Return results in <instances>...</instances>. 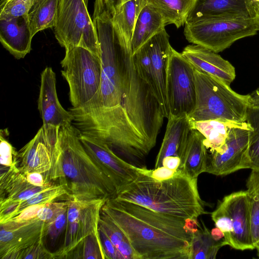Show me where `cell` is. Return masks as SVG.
Wrapping results in <instances>:
<instances>
[{"instance_id": "ba28073f", "label": "cell", "mask_w": 259, "mask_h": 259, "mask_svg": "<svg viewBox=\"0 0 259 259\" xmlns=\"http://www.w3.org/2000/svg\"><path fill=\"white\" fill-rule=\"evenodd\" d=\"M166 92L169 117L189 115L193 111L196 103L195 67L172 48L167 65Z\"/></svg>"}, {"instance_id": "5b68a950", "label": "cell", "mask_w": 259, "mask_h": 259, "mask_svg": "<svg viewBox=\"0 0 259 259\" xmlns=\"http://www.w3.org/2000/svg\"><path fill=\"white\" fill-rule=\"evenodd\" d=\"M61 61V73L69 88V99L75 108L100 106L102 64L100 58L90 50L75 47L66 50Z\"/></svg>"}, {"instance_id": "f6af8a7d", "label": "cell", "mask_w": 259, "mask_h": 259, "mask_svg": "<svg viewBox=\"0 0 259 259\" xmlns=\"http://www.w3.org/2000/svg\"><path fill=\"white\" fill-rule=\"evenodd\" d=\"M180 158L178 156H169L163 159L162 165L171 170H177L180 166Z\"/></svg>"}, {"instance_id": "7402d4cb", "label": "cell", "mask_w": 259, "mask_h": 259, "mask_svg": "<svg viewBox=\"0 0 259 259\" xmlns=\"http://www.w3.org/2000/svg\"><path fill=\"white\" fill-rule=\"evenodd\" d=\"M161 146L157 155L154 168L162 166L163 159L178 156L182 145L188 139L192 126L187 115L169 116Z\"/></svg>"}, {"instance_id": "d6a6232c", "label": "cell", "mask_w": 259, "mask_h": 259, "mask_svg": "<svg viewBox=\"0 0 259 259\" xmlns=\"http://www.w3.org/2000/svg\"><path fill=\"white\" fill-rule=\"evenodd\" d=\"M133 55L135 64L140 75L148 84L156 96L151 58L147 43L146 42Z\"/></svg>"}, {"instance_id": "ab89813d", "label": "cell", "mask_w": 259, "mask_h": 259, "mask_svg": "<svg viewBox=\"0 0 259 259\" xmlns=\"http://www.w3.org/2000/svg\"><path fill=\"white\" fill-rule=\"evenodd\" d=\"M140 174L150 177L157 181H163L173 178L177 172L165 166H162L152 170L148 169L146 167H138Z\"/></svg>"}, {"instance_id": "7dc6e473", "label": "cell", "mask_w": 259, "mask_h": 259, "mask_svg": "<svg viewBox=\"0 0 259 259\" xmlns=\"http://www.w3.org/2000/svg\"><path fill=\"white\" fill-rule=\"evenodd\" d=\"M248 106L259 107V88L248 95Z\"/></svg>"}, {"instance_id": "8d00e7d4", "label": "cell", "mask_w": 259, "mask_h": 259, "mask_svg": "<svg viewBox=\"0 0 259 259\" xmlns=\"http://www.w3.org/2000/svg\"><path fill=\"white\" fill-rule=\"evenodd\" d=\"M63 202H52L45 204L38 210L36 218L46 223L56 218L68 207L69 199Z\"/></svg>"}, {"instance_id": "681fc988", "label": "cell", "mask_w": 259, "mask_h": 259, "mask_svg": "<svg viewBox=\"0 0 259 259\" xmlns=\"http://www.w3.org/2000/svg\"><path fill=\"white\" fill-rule=\"evenodd\" d=\"M253 2V1H252ZM253 18L259 28V7L253 2Z\"/></svg>"}, {"instance_id": "2e32d148", "label": "cell", "mask_w": 259, "mask_h": 259, "mask_svg": "<svg viewBox=\"0 0 259 259\" xmlns=\"http://www.w3.org/2000/svg\"><path fill=\"white\" fill-rule=\"evenodd\" d=\"M253 16L252 0H194L185 23L213 18Z\"/></svg>"}, {"instance_id": "6da1fadb", "label": "cell", "mask_w": 259, "mask_h": 259, "mask_svg": "<svg viewBox=\"0 0 259 259\" xmlns=\"http://www.w3.org/2000/svg\"><path fill=\"white\" fill-rule=\"evenodd\" d=\"M101 211L123 232L138 259H191L193 235L185 220L114 198Z\"/></svg>"}, {"instance_id": "836d02e7", "label": "cell", "mask_w": 259, "mask_h": 259, "mask_svg": "<svg viewBox=\"0 0 259 259\" xmlns=\"http://www.w3.org/2000/svg\"><path fill=\"white\" fill-rule=\"evenodd\" d=\"M35 0L1 1L0 19L28 17Z\"/></svg>"}, {"instance_id": "60d3db41", "label": "cell", "mask_w": 259, "mask_h": 259, "mask_svg": "<svg viewBox=\"0 0 259 259\" xmlns=\"http://www.w3.org/2000/svg\"><path fill=\"white\" fill-rule=\"evenodd\" d=\"M100 238L104 251L108 259H119V256L116 247L108 236L99 229Z\"/></svg>"}, {"instance_id": "cb8c5ba5", "label": "cell", "mask_w": 259, "mask_h": 259, "mask_svg": "<svg viewBox=\"0 0 259 259\" xmlns=\"http://www.w3.org/2000/svg\"><path fill=\"white\" fill-rule=\"evenodd\" d=\"M192 128L199 132L204 137V144L210 152L221 153L231 127L242 125L243 123L217 119L191 122Z\"/></svg>"}, {"instance_id": "30bf717a", "label": "cell", "mask_w": 259, "mask_h": 259, "mask_svg": "<svg viewBox=\"0 0 259 259\" xmlns=\"http://www.w3.org/2000/svg\"><path fill=\"white\" fill-rule=\"evenodd\" d=\"M250 128L246 121L241 125L231 127L222 151L208 154L205 172L225 176L248 168Z\"/></svg>"}, {"instance_id": "74e56055", "label": "cell", "mask_w": 259, "mask_h": 259, "mask_svg": "<svg viewBox=\"0 0 259 259\" xmlns=\"http://www.w3.org/2000/svg\"><path fill=\"white\" fill-rule=\"evenodd\" d=\"M55 258L54 253L45 246L43 239H41L30 246L20 252L17 259Z\"/></svg>"}, {"instance_id": "277c9868", "label": "cell", "mask_w": 259, "mask_h": 259, "mask_svg": "<svg viewBox=\"0 0 259 259\" xmlns=\"http://www.w3.org/2000/svg\"><path fill=\"white\" fill-rule=\"evenodd\" d=\"M196 103L189 115L191 122L217 119L235 123L246 121L248 95L195 68Z\"/></svg>"}, {"instance_id": "7a4b0ae2", "label": "cell", "mask_w": 259, "mask_h": 259, "mask_svg": "<svg viewBox=\"0 0 259 259\" xmlns=\"http://www.w3.org/2000/svg\"><path fill=\"white\" fill-rule=\"evenodd\" d=\"M45 177L65 186L71 199L107 200L116 194L110 180L84 149L73 123L59 127L52 167Z\"/></svg>"}, {"instance_id": "9c48e42d", "label": "cell", "mask_w": 259, "mask_h": 259, "mask_svg": "<svg viewBox=\"0 0 259 259\" xmlns=\"http://www.w3.org/2000/svg\"><path fill=\"white\" fill-rule=\"evenodd\" d=\"M106 199H69L64 241L53 252L55 258H67L88 236L99 234L100 213Z\"/></svg>"}, {"instance_id": "4dcf8cb0", "label": "cell", "mask_w": 259, "mask_h": 259, "mask_svg": "<svg viewBox=\"0 0 259 259\" xmlns=\"http://www.w3.org/2000/svg\"><path fill=\"white\" fill-rule=\"evenodd\" d=\"M65 195L68 197L69 195L66 187L61 184H54L50 187L34 194L28 199L20 202L19 209L15 216L29 206L46 204L55 201L58 198Z\"/></svg>"}, {"instance_id": "44dd1931", "label": "cell", "mask_w": 259, "mask_h": 259, "mask_svg": "<svg viewBox=\"0 0 259 259\" xmlns=\"http://www.w3.org/2000/svg\"><path fill=\"white\" fill-rule=\"evenodd\" d=\"M50 182L43 187L30 184L18 167L1 166L0 203L7 201L21 202L53 185Z\"/></svg>"}, {"instance_id": "f907efd6", "label": "cell", "mask_w": 259, "mask_h": 259, "mask_svg": "<svg viewBox=\"0 0 259 259\" xmlns=\"http://www.w3.org/2000/svg\"><path fill=\"white\" fill-rule=\"evenodd\" d=\"M253 3L257 6L259 7V1H253Z\"/></svg>"}, {"instance_id": "e575fe53", "label": "cell", "mask_w": 259, "mask_h": 259, "mask_svg": "<svg viewBox=\"0 0 259 259\" xmlns=\"http://www.w3.org/2000/svg\"><path fill=\"white\" fill-rule=\"evenodd\" d=\"M8 136L7 129L1 130L0 134L1 166L17 168L18 166V152L6 139Z\"/></svg>"}, {"instance_id": "f546056e", "label": "cell", "mask_w": 259, "mask_h": 259, "mask_svg": "<svg viewBox=\"0 0 259 259\" xmlns=\"http://www.w3.org/2000/svg\"><path fill=\"white\" fill-rule=\"evenodd\" d=\"M246 122L251 127L248 153V168L259 170V107L248 106Z\"/></svg>"}, {"instance_id": "3957f363", "label": "cell", "mask_w": 259, "mask_h": 259, "mask_svg": "<svg viewBox=\"0 0 259 259\" xmlns=\"http://www.w3.org/2000/svg\"><path fill=\"white\" fill-rule=\"evenodd\" d=\"M113 198L184 220L197 219L207 213L198 192L197 179L179 169L173 178L163 181L140 174Z\"/></svg>"}, {"instance_id": "7c38bea8", "label": "cell", "mask_w": 259, "mask_h": 259, "mask_svg": "<svg viewBox=\"0 0 259 259\" xmlns=\"http://www.w3.org/2000/svg\"><path fill=\"white\" fill-rule=\"evenodd\" d=\"M59 127L43 125L18 151V169L24 175L38 172L45 176L51 169Z\"/></svg>"}, {"instance_id": "8fae6325", "label": "cell", "mask_w": 259, "mask_h": 259, "mask_svg": "<svg viewBox=\"0 0 259 259\" xmlns=\"http://www.w3.org/2000/svg\"><path fill=\"white\" fill-rule=\"evenodd\" d=\"M79 138L87 152L115 187L116 194L140 175L138 167L121 158L104 142L80 132Z\"/></svg>"}, {"instance_id": "816d5d0a", "label": "cell", "mask_w": 259, "mask_h": 259, "mask_svg": "<svg viewBox=\"0 0 259 259\" xmlns=\"http://www.w3.org/2000/svg\"><path fill=\"white\" fill-rule=\"evenodd\" d=\"M253 1H259V0H252Z\"/></svg>"}, {"instance_id": "c3c4849f", "label": "cell", "mask_w": 259, "mask_h": 259, "mask_svg": "<svg viewBox=\"0 0 259 259\" xmlns=\"http://www.w3.org/2000/svg\"><path fill=\"white\" fill-rule=\"evenodd\" d=\"M210 234L212 239L217 242L225 240L224 233L217 227L214 228L211 230Z\"/></svg>"}, {"instance_id": "ac0fdd59", "label": "cell", "mask_w": 259, "mask_h": 259, "mask_svg": "<svg viewBox=\"0 0 259 259\" xmlns=\"http://www.w3.org/2000/svg\"><path fill=\"white\" fill-rule=\"evenodd\" d=\"M181 53L195 68L229 85L235 78L234 67L217 53L193 44L187 46Z\"/></svg>"}, {"instance_id": "52a82bcc", "label": "cell", "mask_w": 259, "mask_h": 259, "mask_svg": "<svg viewBox=\"0 0 259 259\" xmlns=\"http://www.w3.org/2000/svg\"><path fill=\"white\" fill-rule=\"evenodd\" d=\"M53 28L56 38L65 50L81 47L100 58L96 30L84 0H58Z\"/></svg>"}, {"instance_id": "f5cc1de1", "label": "cell", "mask_w": 259, "mask_h": 259, "mask_svg": "<svg viewBox=\"0 0 259 259\" xmlns=\"http://www.w3.org/2000/svg\"><path fill=\"white\" fill-rule=\"evenodd\" d=\"M2 1H4V0H2Z\"/></svg>"}, {"instance_id": "d6986e66", "label": "cell", "mask_w": 259, "mask_h": 259, "mask_svg": "<svg viewBox=\"0 0 259 259\" xmlns=\"http://www.w3.org/2000/svg\"><path fill=\"white\" fill-rule=\"evenodd\" d=\"M32 38L28 17L0 19V41L16 59L29 53Z\"/></svg>"}, {"instance_id": "ee69618b", "label": "cell", "mask_w": 259, "mask_h": 259, "mask_svg": "<svg viewBox=\"0 0 259 259\" xmlns=\"http://www.w3.org/2000/svg\"><path fill=\"white\" fill-rule=\"evenodd\" d=\"M30 184L37 187H43L50 181H46L44 175L38 172H32L24 175Z\"/></svg>"}, {"instance_id": "603a6c76", "label": "cell", "mask_w": 259, "mask_h": 259, "mask_svg": "<svg viewBox=\"0 0 259 259\" xmlns=\"http://www.w3.org/2000/svg\"><path fill=\"white\" fill-rule=\"evenodd\" d=\"M166 24L162 15L147 4L136 22L131 41L133 54L156 34L165 29Z\"/></svg>"}, {"instance_id": "f35d334b", "label": "cell", "mask_w": 259, "mask_h": 259, "mask_svg": "<svg viewBox=\"0 0 259 259\" xmlns=\"http://www.w3.org/2000/svg\"><path fill=\"white\" fill-rule=\"evenodd\" d=\"M67 207L53 221L46 223V230L45 237L49 236L51 240H56L62 232L65 230L67 223Z\"/></svg>"}, {"instance_id": "d590c367", "label": "cell", "mask_w": 259, "mask_h": 259, "mask_svg": "<svg viewBox=\"0 0 259 259\" xmlns=\"http://www.w3.org/2000/svg\"><path fill=\"white\" fill-rule=\"evenodd\" d=\"M211 217L215 227L224 233L226 244L229 245L233 228L231 217L221 202L211 213Z\"/></svg>"}, {"instance_id": "8992f818", "label": "cell", "mask_w": 259, "mask_h": 259, "mask_svg": "<svg viewBox=\"0 0 259 259\" xmlns=\"http://www.w3.org/2000/svg\"><path fill=\"white\" fill-rule=\"evenodd\" d=\"M258 31L253 18L219 17L185 23L184 33L189 42L218 53Z\"/></svg>"}, {"instance_id": "b9f144b4", "label": "cell", "mask_w": 259, "mask_h": 259, "mask_svg": "<svg viewBox=\"0 0 259 259\" xmlns=\"http://www.w3.org/2000/svg\"><path fill=\"white\" fill-rule=\"evenodd\" d=\"M44 205L45 204L29 206L21 210L19 213L10 220L24 221L36 218L38 210Z\"/></svg>"}, {"instance_id": "f1b7e54d", "label": "cell", "mask_w": 259, "mask_h": 259, "mask_svg": "<svg viewBox=\"0 0 259 259\" xmlns=\"http://www.w3.org/2000/svg\"><path fill=\"white\" fill-rule=\"evenodd\" d=\"M247 180V194L249 205L251 233L253 245L259 241V170L251 169Z\"/></svg>"}, {"instance_id": "ffe728a7", "label": "cell", "mask_w": 259, "mask_h": 259, "mask_svg": "<svg viewBox=\"0 0 259 259\" xmlns=\"http://www.w3.org/2000/svg\"><path fill=\"white\" fill-rule=\"evenodd\" d=\"M204 137L192 128L189 137L178 153L181 160L178 169L191 178L197 179L206 172L208 153L204 144Z\"/></svg>"}, {"instance_id": "4316f807", "label": "cell", "mask_w": 259, "mask_h": 259, "mask_svg": "<svg viewBox=\"0 0 259 259\" xmlns=\"http://www.w3.org/2000/svg\"><path fill=\"white\" fill-rule=\"evenodd\" d=\"M147 4L146 0H130L121 5L116 12L111 13L113 22L130 43L137 20Z\"/></svg>"}, {"instance_id": "1f68e13d", "label": "cell", "mask_w": 259, "mask_h": 259, "mask_svg": "<svg viewBox=\"0 0 259 259\" xmlns=\"http://www.w3.org/2000/svg\"><path fill=\"white\" fill-rule=\"evenodd\" d=\"M74 250L77 251H74L76 254L73 258L108 259L102 244L100 234L88 236Z\"/></svg>"}, {"instance_id": "484cf974", "label": "cell", "mask_w": 259, "mask_h": 259, "mask_svg": "<svg viewBox=\"0 0 259 259\" xmlns=\"http://www.w3.org/2000/svg\"><path fill=\"white\" fill-rule=\"evenodd\" d=\"M162 15L165 23L179 28L185 24L194 0H146Z\"/></svg>"}, {"instance_id": "7bdbcfd3", "label": "cell", "mask_w": 259, "mask_h": 259, "mask_svg": "<svg viewBox=\"0 0 259 259\" xmlns=\"http://www.w3.org/2000/svg\"><path fill=\"white\" fill-rule=\"evenodd\" d=\"M116 248L119 259H138L137 255L127 239L122 241Z\"/></svg>"}, {"instance_id": "5bb4252c", "label": "cell", "mask_w": 259, "mask_h": 259, "mask_svg": "<svg viewBox=\"0 0 259 259\" xmlns=\"http://www.w3.org/2000/svg\"><path fill=\"white\" fill-rule=\"evenodd\" d=\"M231 217L233 232L229 245L244 250L255 248L251 237L249 201L246 191L233 192L220 202Z\"/></svg>"}, {"instance_id": "9a60e30c", "label": "cell", "mask_w": 259, "mask_h": 259, "mask_svg": "<svg viewBox=\"0 0 259 259\" xmlns=\"http://www.w3.org/2000/svg\"><path fill=\"white\" fill-rule=\"evenodd\" d=\"M38 109L43 125L58 127L72 123V115L59 102L56 90V74L50 67H46L41 73Z\"/></svg>"}, {"instance_id": "bcb514c9", "label": "cell", "mask_w": 259, "mask_h": 259, "mask_svg": "<svg viewBox=\"0 0 259 259\" xmlns=\"http://www.w3.org/2000/svg\"><path fill=\"white\" fill-rule=\"evenodd\" d=\"M107 7L112 14L116 12L124 3L130 0H104Z\"/></svg>"}, {"instance_id": "e0dca14e", "label": "cell", "mask_w": 259, "mask_h": 259, "mask_svg": "<svg viewBox=\"0 0 259 259\" xmlns=\"http://www.w3.org/2000/svg\"><path fill=\"white\" fill-rule=\"evenodd\" d=\"M151 62L156 94L165 118L169 117L166 81L167 65L172 47L165 29L155 35L147 42Z\"/></svg>"}, {"instance_id": "d4e9b609", "label": "cell", "mask_w": 259, "mask_h": 259, "mask_svg": "<svg viewBox=\"0 0 259 259\" xmlns=\"http://www.w3.org/2000/svg\"><path fill=\"white\" fill-rule=\"evenodd\" d=\"M58 6V0H35L28 15L33 37L40 31L54 27Z\"/></svg>"}, {"instance_id": "83f0119b", "label": "cell", "mask_w": 259, "mask_h": 259, "mask_svg": "<svg viewBox=\"0 0 259 259\" xmlns=\"http://www.w3.org/2000/svg\"><path fill=\"white\" fill-rule=\"evenodd\" d=\"M202 222L198 230L193 234L191 243V259L215 258L219 249L226 245L225 240L217 242L210 234V232Z\"/></svg>"}, {"instance_id": "4fadbf2b", "label": "cell", "mask_w": 259, "mask_h": 259, "mask_svg": "<svg viewBox=\"0 0 259 259\" xmlns=\"http://www.w3.org/2000/svg\"><path fill=\"white\" fill-rule=\"evenodd\" d=\"M0 258L17 259L19 253L45 237L46 222L37 218L0 224Z\"/></svg>"}]
</instances>
